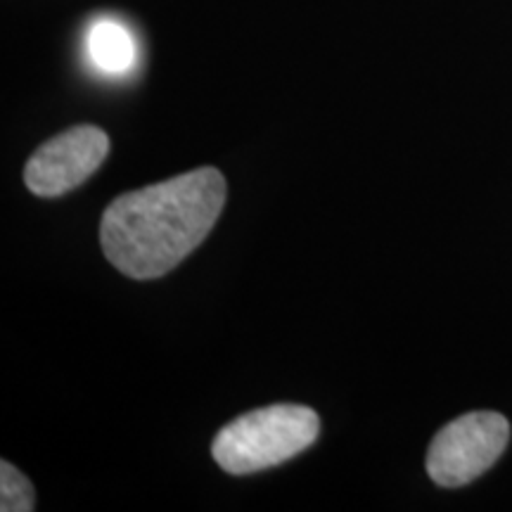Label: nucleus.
I'll list each match as a JSON object with an SVG mask.
<instances>
[{
  "mask_svg": "<svg viewBox=\"0 0 512 512\" xmlns=\"http://www.w3.org/2000/svg\"><path fill=\"white\" fill-rule=\"evenodd\" d=\"M110 152V138L98 126H74L50 138L31 155L24 183L38 197H60L91 178Z\"/></svg>",
  "mask_w": 512,
  "mask_h": 512,
  "instance_id": "4",
  "label": "nucleus"
},
{
  "mask_svg": "<svg viewBox=\"0 0 512 512\" xmlns=\"http://www.w3.org/2000/svg\"><path fill=\"white\" fill-rule=\"evenodd\" d=\"M510 439V422L501 413L475 411L448 422L434 437L427 453V472L434 484L465 486L482 477L503 456Z\"/></svg>",
  "mask_w": 512,
  "mask_h": 512,
  "instance_id": "3",
  "label": "nucleus"
},
{
  "mask_svg": "<svg viewBox=\"0 0 512 512\" xmlns=\"http://www.w3.org/2000/svg\"><path fill=\"white\" fill-rule=\"evenodd\" d=\"M88 60L102 74L121 76L136 67V38L117 19H98L86 36Z\"/></svg>",
  "mask_w": 512,
  "mask_h": 512,
  "instance_id": "5",
  "label": "nucleus"
},
{
  "mask_svg": "<svg viewBox=\"0 0 512 512\" xmlns=\"http://www.w3.org/2000/svg\"><path fill=\"white\" fill-rule=\"evenodd\" d=\"M320 418L297 403L256 408L216 434L214 460L230 475H252L285 463L318 439Z\"/></svg>",
  "mask_w": 512,
  "mask_h": 512,
  "instance_id": "2",
  "label": "nucleus"
},
{
  "mask_svg": "<svg viewBox=\"0 0 512 512\" xmlns=\"http://www.w3.org/2000/svg\"><path fill=\"white\" fill-rule=\"evenodd\" d=\"M223 204L226 178L211 166L126 192L102 214V252L128 278H162L202 245Z\"/></svg>",
  "mask_w": 512,
  "mask_h": 512,
  "instance_id": "1",
  "label": "nucleus"
},
{
  "mask_svg": "<svg viewBox=\"0 0 512 512\" xmlns=\"http://www.w3.org/2000/svg\"><path fill=\"white\" fill-rule=\"evenodd\" d=\"M0 510L31 512L34 510V486L8 460L0 463Z\"/></svg>",
  "mask_w": 512,
  "mask_h": 512,
  "instance_id": "6",
  "label": "nucleus"
}]
</instances>
